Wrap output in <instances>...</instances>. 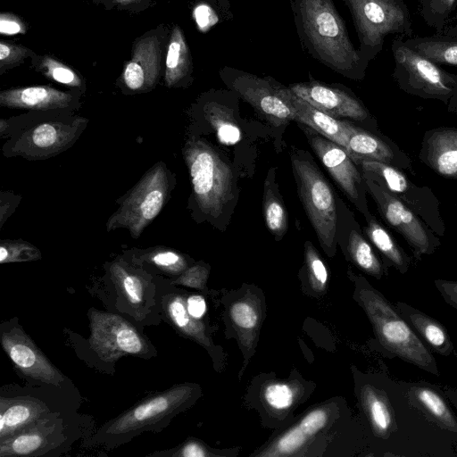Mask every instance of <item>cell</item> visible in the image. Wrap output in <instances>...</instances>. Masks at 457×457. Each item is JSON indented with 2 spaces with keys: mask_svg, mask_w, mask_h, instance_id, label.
Returning a JSON list of instances; mask_svg holds the SVG:
<instances>
[{
  "mask_svg": "<svg viewBox=\"0 0 457 457\" xmlns=\"http://www.w3.org/2000/svg\"><path fill=\"white\" fill-rule=\"evenodd\" d=\"M64 421L49 413L30 427L0 441V456H41L64 444Z\"/></svg>",
  "mask_w": 457,
  "mask_h": 457,
  "instance_id": "cell-17",
  "label": "cell"
},
{
  "mask_svg": "<svg viewBox=\"0 0 457 457\" xmlns=\"http://www.w3.org/2000/svg\"><path fill=\"white\" fill-rule=\"evenodd\" d=\"M188 313L196 320H201L206 312V303L202 295L192 294L186 297Z\"/></svg>",
  "mask_w": 457,
  "mask_h": 457,
  "instance_id": "cell-49",
  "label": "cell"
},
{
  "mask_svg": "<svg viewBox=\"0 0 457 457\" xmlns=\"http://www.w3.org/2000/svg\"><path fill=\"white\" fill-rule=\"evenodd\" d=\"M358 166L364 179L375 181L394 194L437 236L445 235V224L440 212L439 201L429 187L417 186L403 170L385 162L363 161Z\"/></svg>",
  "mask_w": 457,
  "mask_h": 457,
  "instance_id": "cell-10",
  "label": "cell"
},
{
  "mask_svg": "<svg viewBox=\"0 0 457 457\" xmlns=\"http://www.w3.org/2000/svg\"><path fill=\"white\" fill-rule=\"evenodd\" d=\"M303 49L314 60L351 79L365 77L369 62L350 40L333 0H289Z\"/></svg>",
  "mask_w": 457,
  "mask_h": 457,
  "instance_id": "cell-1",
  "label": "cell"
},
{
  "mask_svg": "<svg viewBox=\"0 0 457 457\" xmlns=\"http://www.w3.org/2000/svg\"><path fill=\"white\" fill-rule=\"evenodd\" d=\"M1 345L16 370L23 377L61 386L65 376L47 359L32 339L15 321L0 326Z\"/></svg>",
  "mask_w": 457,
  "mask_h": 457,
  "instance_id": "cell-13",
  "label": "cell"
},
{
  "mask_svg": "<svg viewBox=\"0 0 457 457\" xmlns=\"http://www.w3.org/2000/svg\"><path fill=\"white\" fill-rule=\"evenodd\" d=\"M455 21H457V14H456V15H455V17H454V21H453V22H455ZM453 23H452V24H453Z\"/></svg>",
  "mask_w": 457,
  "mask_h": 457,
  "instance_id": "cell-55",
  "label": "cell"
},
{
  "mask_svg": "<svg viewBox=\"0 0 457 457\" xmlns=\"http://www.w3.org/2000/svg\"><path fill=\"white\" fill-rule=\"evenodd\" d=\"M288 87L302 99L335 118H349L368 122L378 131L375 119L363 104L348 90L315 80L295 83Z\"/></svg>",
  "mask_w": 457,
  "mask_h": 457,
  "instance_id": "cell-16",
  "label": "cell"
},
{
  "mask_svg": "<svg viewBox=\"0 0 457 457\" xmlns=\"http://www.w3.org/2000/svg\"><path fill=\"white\" fill-rule=\"evenodd\" d=\"M345 151L358 166L363 161H378L414 174L410 156L389 137L353 125Z\"/></svg>",
  "mask_w": 457,
  "mask_h": 457,
  "instance_id": "cell-18",
  "label": "cell"
},
{
  "mask_svg": "<svg viewBox=\"0 0 457 457\" xmlns=\"http://www.w3.org/2000/svg\"><path fill=\"white\" fill-rule=\"evenodd\" d=\"M419 158L439 176L457 180V127L427 130L422 137Z\"/></svg>",
  "mask_w": 457,
  "mask_h": 457,
  "instance_id": "cell-20",
  "label": "cell"
},
{
  "mask_svg": "<svg viewBox=\"0 0 457 457\" xmlns=\"http://www.w3.org/2000/svg\"><path fill=\"white\" fill-rule=\"evenodd\" d=\"M51 413L42 401L28 396L0 399V441L30 427Z\"/></svg>",
  "mask_w": 457,
  "mask_h": 457,
  "instance_id": "cell-24",
  "label": "cell"
},
{
  "mask_svg": "<svg viewBox=\"0 0 457 457\" xmlns=\"http://www.w3.org/2000/svg\"><path fill=\"white\" fill-rule=\"evenodd\" d=\"M392 1H403V0H392Z\"/></svg>",
  "mask_w": 457,
  "mask_h": 457,
  "instance_id": "cell-56",
  "label": "cell"
},
{
  "mask_svg": "<svg viewBox=\"0 0 457 457\" xmlns=\"http://www.w3.org/2000/svg\"><path fill=\"white\" fill-rule=\"evenodd\" d=\"M205 113L221 143L234 145L239 141L240 129L224 106L210 103L205 107Z\"/></svg>",
  "mask_w": 457,
  "mask_h": 457,
  "instance_id": "cell-37",
  "label": "cell"
},
{
  "mask_svg": "<svg viewBox=\"0 0 457 457\" xmlns=\"http://www.w3.org/2000/svg\"><path fill=\"white\" fill-rule=\"evenodd\" d=\"M354 298L370 320L381 350L389 358H399L439 376L432 352L414 332L395 305L364 278H355Z\"/></svg>",
  "mask_w": 457,
  "mask_h": 457,
  "instance_id": "cell-2",
  "label": "cell"
},
{
  "mask_svg": "<svg viewBox=\"0 0 457 457\" xmlns=\"http://www.w3.org/2000/svg\"><path fill=\"white\" fill-rule=\"evenodd\" d=\"M263 214L269 230L277 237H282L287 230L286 209L266 180L263 196Z\"/></svg>",
  "mask_w": 457,
  "mask_h": 457,
  "instance_id": "cell-38",
  "label": "cell"
},
{
  "mask_svg": "<svg viewBox=\"0 0 457 457\" xmlns=\"http://www.w3.org/2000/svg\"><path fill=\"white\" fill-rule=\"evenodd\" d=\"M442 389L450 403L457 410V388L444 386Z\"/></svg>",
  "mask_w": 457,
  "mask_h": 457,
  "instance_id": "cell-50",
  "label": "cell"
},
{
  "mask_svg": "<svg viewBox=\"0 0 457 457\" xmlns=\"http://www.w3.org/2000/svg\"><path fill=\"white\" fill-rule=\"evenodd\" d=\"M199 393L198 385L184 383L148 396L106 421L96 433L93 442L113 448L143 432L160 431L189 407Z\"/></svg>",
  "mask_w": 457,
  "mask_h": 457,
  "instance_id": "cell-3",
  "label": "cell"
},
{
  "mask_svg": "<svg viewBox=\"0 0 457 457\" xmlns=\"http://www.w3.org/2000/svg\"><path fill=\"white\" fill-rule=\"evenodd\" d=\"M299 197L320 243L332 256L336 250L337 209L333 191L315 164L292 156Z\"/></svg>",
  "mask_w": 457,
  "mask_h": 457,
  "instance_id": "cell-8",
  "label": "cell"
},
{
  "mask_svg": "<svg viewBox=\"0 0 457 457\" xmlns=\"http://www.w3.org/2000/svg\"><path fill=\"white\" fill-rule=\"evenodd\" d=\"M7 120L4 119L0 120V133L3 136V134L5 132V129H7Z\"/></svg>",
  "mask_w": 457,
  "mask_h": 457,
  "instance_id": "cell-53",
  "label": "cell"
},
{
  "mask_svg": "<svg viewBox=\"0 0 457 457\" xmlns=\"http://www.w3.org/2000/svg\"><path fill=\"white\" fill-rule=\"evenodd\" d=\"M401 383L414 409L440 429L457 436V417L442 388L426 381Z\"/></svg>",
  "mask_w": 457,
  "mask_h": 457,
  "instance_id": "cell-19",
  "label": "cell"
},
{
  "mask_svg": "<svg viewBox=\"0 0 457 457\" xmlns=\"http://www.w3.org/2000/svg\"><path fill=\"white\" fill-rule=\"evenodd\" d=\"M299 397L298 387L289 382H271L265 386L262 391V399L265 404L276 411H289Z\"/></svg>",
  "mask_w": 457,
  "mask_h": 457,
  "instance_id": "cell-39",
  "label": "cell"
},
{
  "mask_svg": "<svg viewBox=\"0 0 457 457\" xmlns=\"http://www.w3.org/2000/svg\"><path fill=\"white\" fill-rule=\"evenodd\" d=\"M220 76L231 90L271 123L281 125L295 119L294 107L287 96V87L274 79L228 66L220 70Z\"/></svg>",
  "mask_w": 457,
  "mask_h": 457,
  "instance_id": "cell-12",
  "label": "cell"
},
{
  "mask_svg": "<svg viewBox=\"0 0 457 457\" xmlns=\"http://www.w3.org/2000/svg\"><path fill=\"white\" fill-rule=\"evenodd\" d=\"M93 352L104 361L115 363L120 357L151 358L156 351L151 342L122 317L96 309L88 312Z\"/></svg>",
  "mask_w": 457,
  "mask_h": 457,
  "instance_id": "cell-9",
  "label": "cell"
},
{
  "mask_svg": "<svg viewBox=\"0 0 457 457\" xmlns=\"http://www.w3.org/2000/svg\"><path fill=\"white\" fill-rule=\"evenodd\" d=\"M446 106L448 112H457V92L451 97Z\"/></svg>",
  "mask_w": 457,
  "mask_h": 457,
  "instance_id": "cell-52",
  "label": "cell"
},
{
  "mask_svg": "<svg viewBox=\"0 0 457 457\" xmlns=\"http://www.w3.org/2000/svg\"><path fill=\"white\" fill-rule=\"evenodd\" d=\"M228 316L243 345L248 350L254 347L262 323L260 301L245 295L231 303Z\"/></svg>",
  "mask_w": 457,
  "mask_h": 457,
  "instance_id": "cell-31",
  "label": "cell"
},
{
  "mask_svg": "<svg viewBox=\"0 0 457 457\" xmlns=\"http://www.w3.org/2000/svg\"><path fill=\"white\" fill-rule=\"evenodd\" d=\"M364 180L367 192L375 201L381 218L403 237L414 258L421 261L423 256L433 254L442 245L436 234L417 213L386 188L371 179Z\"/></svg>",
  "mask_w": 457,
  "mask_h": 457,
  "instance_id": "cell-11",
  "label": "cell"
},
{
  "mask_svg": "<svg viewBox=\"0 0 457 457\" xmlns=\"http://www.w3.org/2000/svg\"><path fill=\"white\" fill-rule=\"evenodd\" d=\"M31 51L23 46L9 42H0V69L3 72L6 68L12 67L26 58Z\"/></svg>",
  "mask_w": 457,
  "mask_h": 457,
  "instance_id": "cell-45",
  "label": "cell"
},
{
  "mask_svg": "<svg viewBox=\"0 0 457 457\" xmlns=\"http://www.w3.org/2000/svg\"><path fill=\"white\" fill-rule=\"evenodd\" d=\"M395 62L393 78L405 93L447 104L457 92V74L450 73L408 46L402 37L391 46Z\"/></svg>",
  "mask_w": 457,
  "mask_h": 457,
  "instance_id": "cell-6",
  "label": "cell"
},
{
  "mask_svg": "<svg viewBox=\"0 0 457 457\" xmlns=\"http://www.w3.org/2000/svg\"><path fill=\"white\" fill-rule=\"evenodd\" d=\"M87 120L77 117L72 121L49 120L23 132L12 144L10 152L29 160H43L58 154L71 146L86 127Z\"/></svg>",
  "mask_w": 457,
  "mask_h": 457,
  "instance_id": "cell-14",
  "label": "cell"
},
{
  "mask_svg": "<svg viewBox=\"0 0 457 457\" xmlns=\"http://www.w3.org/2000/svg\"><path fill=\"white\" fill-rule=\"evenodd\" d=\"M287 96L294 107L296 120L306 124L317 133L338 144L345 149L348 136L353 128L350 122L341 121L327 112L316 108L307 101L287 88Z\"/></svg>",
  "mask_w": 457,
  "mask_h": 457,
  "instance_id": "cell-26",
  "label": "cell"
},
{
  "mask_svg": "<svg viewBox=\"0 0 457 457\" xmlns=\"http://www.w3.org/2000/svg\"><path fill=\"white\" fill-rule=\"evenodd\" d=\"M136 0H114L115 4L125 5L130 3L135 2Z\"/></svg>",
  "mask_w": 457,
  "mask_h": 457,
  "instance_id": "cell-54",
  "label": "cell"
},
{
  "mask_svg": "<svg viewBox=\"0 0 457 457\" xmlns=\"http://www.w3.org/2000/svg\"><path fill=\"white\" fill-rule=\"evenodd\" d=\"M343 1L355 27L358 50L369 62L381 52L388 35L403 37L413 33L410 12L403 0Z\"/></svg>",
  "mask_w": 457,
  "mask_h": 457,
  "instance_id": "cell-4",
  "label": "cell"
},
{
  "mask_svg": "<svg viewBox=\"0 0 457 457\" xmlns=\"http://www.w3.org/2000/svg\"><path fill=\"white\" fill-rule=\"evenodd\" d=\"M38 248L21 239H3L0 242V263L32 262L41 259Z\"/></svg>",
  "mask_w": 457,
  "mask_h": 457,
  "instance_id": "cell-41",
  "label": "cell"
},
{
  "mask_svg": "<svg viewBox=\"0 0 457 457\" xmlns=\"http://www.w3.org/2000/svg\"><path fill=\"white\" fill-rule=\"evenodd\" d=\"M183 153L198 207L204 214L218 218L232 195L230 167L202 140L188 141Z\"/></svg>",
  "mask_w": 457,
  "mask_h": 457,
  "instance_id": "cell-5",
  "label": "cell"
},
{
  "mask_svg": "<svg viewBox=\"0 0 457 457\" xmlns=\"http://www.w3.org/2000/svg\"><path fill=\"white\" fill-rule=\"evenodd\" d=\"M72 100V95L49 86L11 88L0 93L2 106L32 111L66 108Z\"/></svg>",
  "mask_w": 457,
  "mask_h": 457,
  "instance_id": "cell-25",
  "label": "cell"
},
{
  "mask_svg": "<svg viewBox=\"0 0 457 457\" xmlns=\"http://www.w3.org/2000/svg\"><path fill=\"white\" fill-rule=\"evenodd\" d=\"M163 312L172 326L184 337L201 345L211 353L214 345L201 320L193 318L187 310L186 295L168 294L162 300Z\"/></svg>",
  "mask_w": 457,
  "mask_h": 457,
  "instance_id": "cell-29",
  "label": "cell"
},
{
  "mask_svg": "<svg viewBox=\"0 0 457 457\" xmlns=\"http://www.w3.org/2000/svg\"><path fill=\"white\" fill-rule=\"evenodd\" d=\"M165 83L173 87L189 72L191 62L189 49L184 34L179 26L172 29L167 48Z\"/></svg>",
  "mask_w": 457,
  "mask_h": 457,
  "instance_id": "cell-33",
  "label": "cell"
},
{
  "mask_svg": "<svg viewBox=\"0 0 457 457\" xmlns=\"http://www.w3.org/2000/svg\"><path fill=\"white\" fill-rule=\"evenodd\" d=\"M330 417L329 408L317 407L311 410L298 423L284 431L256 455L278 457L298 454L307 443L328 427Z\"/></svg>",
  "mask_w": 457,
  "mask_h": 457,
  "instance_id": "cell-21",
  "label": "cell"
},
{
  "mask_svg": "<svg viewBox=\"0 0 457 457\" xmlns=\"http://www.w3.org/2000/svg\"><path fill=\"white\" fill-rule=\"evenodd\" d=\"M365 219L367 226L363 230L369 240L381 254L386 268L393 267L401 274L407 273L411 265L412 258L372 214Z\"/></svg>",
  "mask_w": 457,
  "mask_h": 457,
  "instance_id": "cell-30",
  "label": "cell"
},
{
  "mask_svg": "<svg viewBox=\"0 0 457 457\" xmlns=\"http://www.w3.org/2000/svg\"><path fill=\"white\" fill-rule=\"evenodd\" d=\"M442 34L457 38V21L449 25Z\"/></svg>",
  "mask_w": 457,
  "mask_h": 457,
  "instance_id": "cell-51",
  "label": "cell"
},
{
  "mask_svg": "<svg viewBox=\"0 0 457 457\" xmlns=\"http://www.w3.org/2000/svg\"><path fill=\"white\" fill-rule=\"evenodd\" d=\"M161 45L155 36L146 37L135 45L132 58L124 68L122 79L128 88L142 91L151 88L160 72Z\"/></svg>",
  "mask_w": 457,
  "mask_h": 457,
  "instance_id": "cell-23",
  "label": "cell"
},
{
  "mask_svg": "<svg viewBox=\"0 0 457 457\" xmlns=\"http://www.w3.org/2000/svg\"><path fill=\"white\" fill-rule=\"evenodd\" d=\"M39 68L47 78L69 87H80L79 76L66 64L51 56H44Z\"/></svg>",
  "mask_w": 457,
  "mask_h": 457,
  "instance_id": "cell-42",
  "label": "cell"
},
{
  "mask_svg": "<svg viewBox=\"0 0 457 457\" xmlns=\"http://www.w3.org/2000/svg\"><path fill=\"white\" fill-rule=\"evenodd\" d=\"M434 284L445 302L457 310V281L437 278Z\"/></svg>",
  "mask_w": 457,
  "mask_h": 457,
  "instance_id": "cell-46",
  "label": "cell"
},
{
  "mask_svg": "<svg viewBox=\"0 0 457 457\" xmlns=\"http://www.w3.org/2000/svg\"><path fill=\"white\" fill-rule=\"evenodd\" d=\"M419 4L420 15L436 34H442L453 22L457 0H419Z\"/></svg>",
  "mask_w": 457,
  "mask_h": 457,
  "instance_id": "cell-36",
  "label": "cell"
},
{
  "mask_svg": "<svg viewBox=\"0 0 457 457\" xmlns=\"http://www.w3.org/2000/svg\"><path fill=\"white\" fill-rule=\"evenodd\" d=\"M151 455L161 457H208L220 454L212 453V450L201 441L190 438L176 448L155 452Z\"/></svg>",
  "mask_w": 457,
  "mask_h": 457,
  "instance_id": "cell-43",
  "label": "cell"
},
{
  "mask_svg": "<svg viewBox=\"0 0 457 457\" xmlns=\"http://www.w3.org/2000/svg\"><path fill=\"white\" fill-rule=\"evenodd\" d=\"M307 137L312 148L338 187L364 217H369L371 213L366 200L365 180L345 149L319 133H307Z\"/></svg>",
  "mask_w": 457,
  "mask_h": 457,
  "instance_id": "cell-15",
  "label": "cell"
},
{
  "mask_svg": "<svg viewBox=\"0 0 457 457\" xmlns=\"http://www.w3.org/2000/svg\"><path fill=\"white\" fill-rule=\"evenodd\" d=\"M137 259L172 276H179L188 268L186 258L180 253L167 247L147 249L143 251Z\"/></svg>",
  "mask_w": 457,
  "mask_h": 457,
  "instance_id": "cell-35",
  "label": "cell"
},
{
  "mask_svg": "<svg viewBox=\"0 0 457 457\" xmlns=\"http://www.w3.org/2000/svg\"><path fill=\"white\" fill-rule=\"evenodd\" d=\"M168 170L163 162L154 164L122 198L106 222V229L126 228L137 238L163 208L169 192Z\"/></svg>",
  "mask_w": 457,
  "mask_h": 457,
  "instance_id": "cell-7",
  "label": "cell"
},
{
  "mask_svg": "<svg viewBox=\"0 0 457 457\" xmlns=\"http://www.w3.org/2000/svg\"><path fill=\"white\" fill-rule=\"evenodd\" d=\"M109 271L118 294L131 308L135 318L141 320L146 307L150 281L123 261H115Z\"/></svg>",
  "mask_w": 457,
  "mask_h": 457,
  "instance_id": "cell-28",
  "label": "cell"
},
{
  "mask_svg": "<svg viewBox=\"0 0 457 457\" xmlns=\"http://www.w3.org/2000/svg\"><path fill=\"white\" fill-rule=\"evenodd\" d=\"M0 31L3 35L23 34L26 27L15 15L3 12L0 16Z\"/></svg>",
  "mask_w": 457,
  "mask_h": 457,
  "instance_id": "cell-47",
  "label": "cell"
},
{
  "mask_svg": "<svg viewBox=\"0 0 457 457\" xmlns=\"http://www.w3.org/2000/svg\"><path fill=\"white\" fill-rule=\"evenodd\" d=\"M404 43L438 65L457 67V38L436 34L410 37Z\"/></svg>",
  "mask_w": 457,
  "mask_h": 457,
  "instance_id": "cell-32",
  "label": "cell"
},
{
  "mask_svg": "<svg viewBox=\"0 0 457 457\" xmlns=\"http://www.w3.org/2000/svg\"><path fill=\"white\" fill-rule=\"evenodd\" d=\"M347 252L352 262L366 274L377 279H381L387 275V269L382 260L356 228H352L350 230Z\"/></svg>",
  "mask_w": 457,
  "mask_h": 457,
  "instance_id": "cell-34",
  "label": "cell"
},
{
  "mask_svg": "<svg viewBox=\"0 0 457 457\" xmlns=\"http://www.w3.org/2000/svg\"><path fill=\"white\" fill-rule=\"evenodd\" d=\"M21 200L20 195H14L10 192H1L0 196V228L3 227L4 221L12 213L15 206Z\"/></svg>",
  "mask_w": 457,
  "mask_h": 457,
  "instance_id": "cell-48",
  "label": "cell"
},
{
  "mask_svg": "<svg viewBox=\"0 0 457 457\" xmlns=\"http://www.w3.org/2000/svg\"><path fill=\"white\" fill-rule=\"evenodd\" d=\"M401 315L427 347L441 356L449 357L454 346L445 327L437 320L404 302H396Z\"/></svg>",
  "mask_w": 457,
  "mask_h": 457,
  "instance_id": "cell-27",
  "label": "cell"
},
{
  "mask_svg": "<svg viewBox=\"0 0 457 457\" xmlns=\"http://www.w3.org/2000/svg\"><path fill=\"white\" fill-rule=\"evenodd\" d=\"M359 398L374 436L386 442L394 436H400L398 414L385 388L370 383L363 384Z\"/></svg>",
  "mask_w": 457,
  "mask_h": 457,
  "instance_id": "cell-22",
  "label": "cell"
},
{
  "mask_svg": "<svg viewBox=\"0 0 457 457\" xmlns=\"http://www.w3.org/2000/svg\"><path fill=\"white\" fill-rule=\"evenodd\" d=\"M209 273L210 270L208 267L195 264L185 270L172 281V284L204 290L206 287Z\"/></svg>",
  "mask_w": 457,
  "mask_h": 457,
  "instance_id": "cell-44",
  "label": "cell"
},
{
  "mask_svg": "<svg viewBox=\"0 0 457 457\" xmlns=\"http://www.w3.org/2000/svg\"><path fill=\"white\" fill-rule=\"evenodd\" d=\"M304 262L311 289L314 293H324L328 287V272L319 253L309 241L304 246Z\"/></svg>",
  "mask_w": 457,
  "mask_h": 457,
  "instance_id": "cell-40",
  "label": "cell"
}]
</instances>
